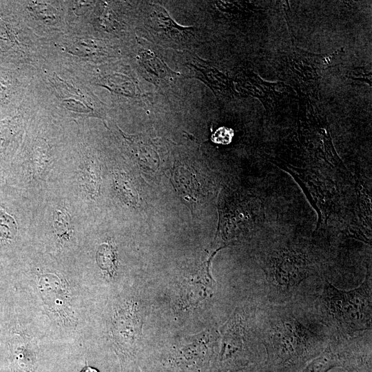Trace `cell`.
<instances>
[{
	"instance_id": "7c38bea8",
	"label": "cell",
	"mask_w": 372,
	"mask_h": 372,
	"mask_svg": "<svg viewBox=\"0 0 372 372\" xmlns=\"http://www.w3.org/2000/svg\"><path fill=\"white\" fill-rule=\"evenodd\" d=\"M81 372H99V371L94 368H92L90 366H86L84 369H83Z\"/></svg>"
},
{
	"instance_id": "277c9868",
	"label": "cell",
	"mask_w": 372,
	"mask_h": 372,
	"mask_svg": "<svg viewBox=\"0 0 372 372\" xmlns=\"http://www.w3.org/2000/svg\"><path fill=\"white\" fill-rule=\"evenodd\" d=\"M338 367L349 372L371 369V334L366 338L332 336L324 350L297 372H328Z\"/></svg>"
},
{
	"instance_id": "30bf717a",
	"label": "cell",
	"mask_w": 372,
	"mask_h": 372,
	"mask_svg": "<svg viewBox=\"0 0 372 372\" xmlns=\"http://www.w3.org/2000/svg\"><path fill=\"white\" fill-rule=\"evenodd\" d=\"M54 227L60 237H67L71 229L70 218L65 210L56 209L54 213Z\"/></svg>"
},
{
	"instance_id": "8992f818",
	"label": "cell",
	"mask_w": 372,
	"mask_h": 372,
	"mask_svg": "<svg viewBox=\"0 0 372 372\" xmlns=\"http://www.w3.org/2000/svg\"><path fill=\"white\" fill-rule=\"evenodd\" d=\"M246 321L236 313L224 329L220 361L227 366H242L250 362L245 349Z\"/></svg>"
},
{
	"instance_id": "9c48e42d",
	"label": "cell",
	"mask_w": 372,
	"mask_h": 372,
	"mask_svg": "<svg viewBox=\"0 0 372 372\" xmlns=\"http://www.w3.org/2000/svg\"><path fill=\"white\" fill-rule=\"evenodd\" d=\"M96 260L99 265L108 272H113L115 268V254L112 247L107 244L102 245L98 249Z\"/></svg>"
},
{
	"instance_id": "ba28073f",
	"label": "cell",
	"mask_w": 372,
	"mask_h": 372,
	"mask_svg": "<svg viewBox=\"0 0 372 372\" xmlns=\"http://www.w3.org/2000/svg\"><path fill=\"white\" fill-rule=\"evenodd\" d=\"M185 65L190 76L205 83L216 96H229L233 94L232 84L228 77L196 54H189Z\"/></svg>"
},
{
	"instance_id": "4fadbf2b",
	"label": "cell",
	"mask_w": 372,
	"mask_h": 372,
	"mask_svg": "<svg viewBox=\"0 0 372 372\" xmlns=\"http://www.w3.org/2000/svg\"><path fill=\"white\" fill-rule=\"evenodd\" d=\"M366 372H371V371H366Z\"/></svg>"
},
{
	"instance_id": "7a4b0ae2",
	"label": "cell",
	"mask_w": 372,
	"mask_h": 372,
	"mask_svg": "<svg viewBox=\"0 0 372 372\" xmlns=\"http://www.w3.org/2000/svg\"><path fill=\"white\" fill-rule=\"evenodd\" d=\"M371 285L369 271L358 287L349 291L324 281L318 294V317L333 336L349 338L371 330Z\"/></svg>"
},
{
	"instance_id": "8fae6325",
	"label": "cell",
	"mask_w": 372,
	"mask_h": 372,
	"mask_svg": "<svg viewBox=\"0 0 372 372\" xmlns=\"http://www.w3.org/2000/svg\"><path fill=\"white\" fill-rule=\"evenodd\" d=\"M234 372H267L263 364L260 363L251 364L242 369Z\"/></svg>"
},
{
	"instance_id": "52a82bcc",
	"label": "cell",
	"mask_w": 372,
	"mask_h": 372,
	"mask_svg": "<svg viewBox=\"0 0 372 372\" xmlns=\"http://www.w3.org/2000/svg\"><path fill=\"white\" fill-rule=\"evenodd\" d=\"M138 61L143 76L160 89L169 88L173 85L179 76L149 47L139 51Z\"/></svg>"
},
{
	"instance_id": "3957f363",
	"label": "cell",
	"mask_w": 372,
	"mask_h": 372,
	"mask_svg": "<svg viewBox=\"0 0 372 372\" xmlns=\"http://www.w3.org/2000/svg\"><path fill=\"white\" fill-rule=\"evenodd\" d=\"M265 272L270 304L295 302L307 290L314 289L309 280L318 276L306 254L293 248L276 251L269 256Z\"/></svg>"
},
{
	"instance_id": "6da1fadb",
	"label": "cell",
	"mask_w": 372,
	"mask_h": 372,
	"mask_svg": "<svg viewBox=\"0 0 372 372\" xmlns=\"http://www.w3.org/2000/svg\"><path fill=\"white\" fill-rule=\"evenodd\" d=\"M295 302L263 307L258 332L267 372H297L319 355L332 335L324 325L298 316Z\"/></svg>"
},
{
	"instance_id": "5b68a950",
	"label": "cell",
	"mask_w": 372,
	"mask_h": 372,
	"mask_svg": "<svg viewBox=\"0 0 372 372\" xmlns=\"http://www.w3.org/2000/svg\"><path fill=\"white\" fill-rule=\"evenodd\" d=\"M147 12L146 32L153 41L179 50L190 48L196 43L194 28L177 24L162 6L151 4Z\"/></svg>"
}]
</instances>
